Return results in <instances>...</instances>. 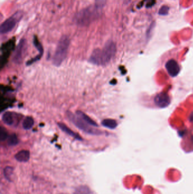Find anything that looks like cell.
Listing matches in <instances>:
<instances>
[{"label": "cell", "instance_id": "obj_14", "mask_svg": "<svg viewBox=\"0 0 193 194\" xmlns=\"http://www.w3.org/2000/svg\"><path fill=\"white\" fill-rule=\"evenodd\" d=\"M101 125L105 127L113 129L116 128L117 127V123L114 119H105L101 122Z\"/></svg>", "mask_w": 193, "mask_h": 194}, {"label": "cell", "instance_id": "obj_12", "mask_svg": "<svg viewBox=\"0 0 193 194\" xmlns=\"http://www.w3.org/2000/svg\"><path fill=\"white\" fill-rule=\"evenodd\" d=\"M77 115L89 125L93 126V127H98L99 126L97 124V123H96L94 120L92 119L89 116L87 115L86 114L83 112H82L81 111H78L77 112Z\"/></svg>", "mask_w": 193, "mask_h": 194}, {"label": "cell", "instance_id": "obj_9", "mask_svg": "<svg viewBox=\"0 0 193 194\" xmlns=\"http://www.w3.org/2000/svg\"><path fill=\"white\" fill-rule=\"evenodd\" d=\"M89 61L91 63L93 64L101 65H102L101 50L97 48L94 50V51L90 56Z\"/></svg>", "mask_w": 193, "mask_h": 194}, {"label": "cell", "instance_id": "obj_6", "mask_svg": "<svg viewBox=\"0 0 193 194\" xmlns=\"http://www.w3.org/2000/svg\"><path fill=\"white\" fill-rule=\"evenodd\" d=\"M27 50V42L25 39H22L18 45L13 55V61L15 64H20L23 60V57Z\"/></svg>", "mask_w": 193, "mask_h": 194}, {"label": "cell", "instance_id": "obj_22", "mask_svg": "<svg viewBox=\"0 0 193 194\" xmlns=\"http://www.w3.org/2000/svg\"><path fill=\"white\" fill-rule=\"evenodd\" d=\"M8 137V134H7V132H6L2 130L1 131V140L3 141V140H5Z\"/></svg>", "mask_w": 193, "mask_h": 194}, {"label": "cell", "instance_id": "obj_8", "mask_svg": "<svg viewBox=\"0 0 193 194\" xmlns=\"http://www.w3.org/2000/svg\"><path fill=\"white\" fill-rule=\"evenodd\" d=\"M165 68L167 70L169 75L172 77H176L178 75L180 68L178 63L174 59L169 60L165 64Z\"/></svg>", "mask_w": 193, "mask_h": 194}, {"label": "cell", "instance_id": "obj_5", "mask_svg": "<svg viewBox=\"0 0 193 194\" xmlns=\"http://www.w3.org/2000/svg\"><path fill=\"white\" fill-rule=\"evenodd\" d=\"M23 16V14L21 11H18L14 15H12L4 21L0 27V31L1 34H6L10 32L15 27V25L20 20Z\"/></svg>", "mask_w": 193, "mask_h": 194}, {"label": "cell", "instance_id": "obj_18", "mask_svg": "<svg viewBox=\"0 0 193 194\" xmlns=\"http://www.w3.org/2000/svg\"><path fill=\"white\" fill-rule=\"evenodd\" d=\"M19 140L16 134H12L9 136L8 139V144L11 146H15L18 144Z\"/></svg>", "mask_w": 193, "mask_h": 194}, {"label": "cell", "instance_id": "obj_23", "mask_svg": "<svg viewBox=\"0 0 193 194\" xmlns=\"http://www.w3.org/2000/svg\"></svg>", "mask_w": 193, "mask_h": 194}, {"label": "cell", "instance_id": "obj_20", "mask_svg": "<svg viewBox=\"0 0 193 194\" xmlns=\"http://www.w3.org/2000/svg\"><path fill=\"white\" fill-rule=\"evenodd\" d=\"M107 0H95V6L100 9H101L105 4Z\"/></svg>", "mask_w": 193, "mask_h": 194}, {"label": "cell", "instance_id": "obj_10", "mask_svg": "<svg viewBox=\"0 0 193 194\" xmlns=\"http://www.w3.org/2000/svg\"><path fill=\"white\" fill-rule=\"evenodd\" d=\"M58 126L59 127V128L61 129L63 132H64L65 133H66V134L69 135L70 136L74 137L75 139L77 140H79V141H82V137L79 135V134H77L76 132H75L74 131H72L71 129L69 127H68L66 125L63 123H58Z\"/></svg>", "mask_w": 193, "mask_h": 194}, {"label": "cell", "instance_id": "obj_7", "mask_svg": "<svg viewBox=\"0 0 193 194\" xmlns=\"http://www.w3.org/2000/svg\"><path fill=\"white\" fill-rule=\"evenodd\" d=\"M170 100L168 94L166 93H161L156 95L154 98V102L155 105L160 108H164L168 106Z\"/></svg>", "mask_w": 193, "mask_h": 194}, {"label": "cell", "instance_id": "obj_13", "mask_svg": "<svg viewBox=\"0 0 193 194\" xmlns=\"http://www.w3.org/2000/svg\"><path fill=\"white\" fill-rule=\"evenodd\" d=\"M2 121L6 125H11L14 123V118L13 116V114L10 112H6L2 117Z\"/></svg>", "mask_w": 193, "mask_h": 194}, {"label": "cell", "instance_id": "obj_1", "mask_svg": "<svg viewBox=\"0 0 193 194\" xmlns=\"http://www.w3.org/2000/svg\"><path fill=\"white\" fill-rule=\"evenodd\" d=\"M100 9L96 6L84 9L78 13L75 17V20L78 25L82 26L89 25L92 22L99 17Z\"/></svg>", "mask_w": 193, "mask_h": 194}, {"label": "cell", "instance_id": "obj_16", "mask_svg": "<svg viewBox=\"0 0 193 194\" xmlns=\"http://www.w3.org/2000/svg\"><path fill=\"white\" fill-rule=\"evenodd\" d=\"M74 194H94L89 187L86 186H80L75 191Z\"/></svg>", "mask_w": 193, "mask_h": 194}, {"label": "cell", "instance_id": "obj_15", "mask_svg": "<svg viewBox=\"0 0 193 194\" xmlns=\"http://www.w3.org/2000/svg\"><path fill=\"white\" fill-rule=\"evenodd\" d=\"M34 125V120L31 116H27L23 121L22 126L25 129H30Z\"/></svg>", "mask_w": 193, "mask_h": 194}, {"label": "cell", "instance_id": "obj_19", "mask_svg": "<svg viewBox=\"0 0 193 194\" xmlns=\"http://www.w3.org/2000/svg\"><path fill=\"white\" fill-rule=\"evenodd\" d=\"M34 43L35 45V47L38 50V51H39L40 54L41 56L43 53V47L41 45L40 43L39 40H38L37 38L36 37H35L34 38Z\"/></svg>", "mask_w": 193, "mask_h": 194}, {"label": "cell", "instance_id": "obj_4", "mask_svg": "<svg viewBox=\"0 0 193 194\" xmlns=\"http://www.w3.org/2000/svg\"><path fill=\"white\" fill-rule=\"evenodd\" d=\"M116 45L113 41L109 40L105 43L103 49L101 50V65H105L109 63L113 58L116 53Z\"/></svg>", "mask_w": 193, "mask_h": 194}, {"label": "cell", "instance_id": "obj_17", "mask_svg": "<svg viewBox=\"0 0 193 194\" xmlns=\"http://www.w3.org/2000/svg\"><path fill=\"white\" fill-rule=\"evenodd\" d=\"M4 173L5 175V178L8 179L9 181L12 182L13 178L14 175V169L12 167L7 166L4 170Z\"/></svg>", "mask_w": 193, "mask_h": 194}, {"label": "cell", "instance_id": "obj_2", "mask_svg": "<svg viewBox=\"0 0 193 194\" xmlns=\"http://www.w3.org/2000/svg\"><path fill=\"white\" fill-rule=\"evenodd\" d=\"M70 39L68 36H62L59 39L57 46L52 62L55 66H59L66 59L69 47Z\"/></svg>", "mask_w": 193, "mask_h": 194}, {"label": "cell", "instance_id": "obj_21", "mask_svg": "<svg viewBox=\"0 0 193 194\" xmlns=\"http://www.w3.org/2000/svg\"><path fill=\"white\" fill-rule=\"evenodd\" d=\"M169 8L167 6H162L158 11V14L160 15H167L168 13Z\"/></svg>", "mask_w": 193, "mask_h": 194}, {"label": "cell", "instance_id": "obj_11", "mask_svg": "<svg viewBox=\"0 0 193 194\" xmlns=\"http://www.w3.org/2000/svg\"><path fill=\"white\" fill-rule=\"evenodd\" d=\"M30 157V152L27 150H20L15 154V158L19 162H27Z\"/></svg>", "mask_w": 193, "mask_h": 194}, {"label": "cell", "instance_id": "obj_3", "mask_svg": "<svg viewBox=\"0 0 193 194\" xmlns=\"http://www.w3.org/2000/svg\"><path fill=\"white\" fill-rule=\"evenodd\" d=\"M67 116L77 128L86 133L94 135H100L102 134L100 131L92 128L78 115L76 116L70 111L67 112Z\"/></svg>", "mask_w": 193, "mask_h": 194}]
</instances>
